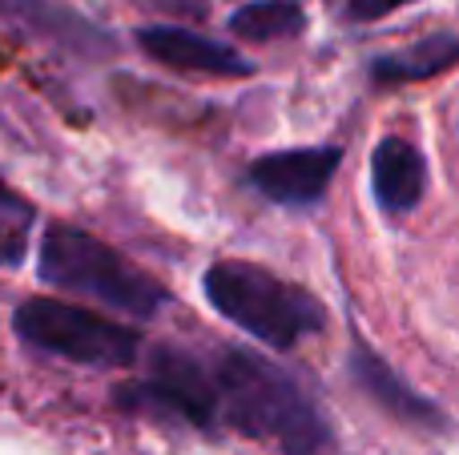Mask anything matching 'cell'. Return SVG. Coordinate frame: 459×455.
Returning a JSON list of instances; mask_svg holds the SVG:
<instances>
[{
    "label": "cell",
    "mask_w": 459,
    "mask_h": 455,
    "mask_svg": "<svg viewBox=\"0 0 459 455\" xmlns=\"http://www.w3.org/2000/svg\"><path fill=\"white\" fill-rule=\"evenodd\" d=\"M210 375L218 395V427L226 424L250 440L278 443L282 455H318L331 443L326 419L307 391L270 359L222 347V359L210 363Z\"/></svg>",
    "instance_id": "1"
},
{
    "label": "cell",
    "mask_w": 459,
    "mask_h": 455,
    "mask_svg": "<svg viewBox=\"0 0 459 455\" xmlns=\"http://www.w3.org/2000/svg\"><path fill=\"white\" fill-rule=\"evenodd\" d=\"M37 274L48 287L97 298V303L142 322L153 319L169 303V290L158 279L137 270L126 254L105 246L89 230H77V226H65V222H53L45 230V238H40Z\"/></svg>",
    "instance_id": "2"
},
{
    "label": "cell",
    "mask_w": 459,
    "mask_h": 455,
    "mask_svg": "<svg viewBox=\"0 0 459 455\" xmlns=\"http://www.w3.org/2000/svg\"><path fill=\"white\" fill-rule=\"evenodd\" d=\"M210 306L258 343L290 351L299 339L326 327V306L310 290L278 279L254 262H218L202 279Z\"/></svg>",
    "instance_id": "3"
},
{
    "label": "cell",
    "mask_w": 459,
    "mask_h": 455,
    "mask_svg": "<svg viewBox=\"0 0 459 455\" xmlns=\"http://www.w3.org/2000/svg\"><path fill=\"white\" fill-rule=\"evenodd\" d=\"M16 335L29 347L61 355L85 367H129L142 355V335L134 327L105 319L85 306L61 303V298H29L13 314Z\"/></svg>",
    "instance_id": "4"
},
{
    "label": "cell",
    "mask_w": 459,
    "mask_h": 455,
    "mask_svg": "<svg viewBox=\"0 0 459 455\" xmlns=\"http://www.w3.org/2000/svg\"><path fill=\"white\" fill-rule=\"evenodd\" d=\"M113 399L126 411L182 419L202 432L218 427V395L210 363H202L190 351H178V347H158L150 355V375L121 383Z\"/></svg>",
    "instance_id": "5"
},
{
    "label": "cell",
    "mask_w": 459,
    "mask_h": 455,
    "mask_svg": "<svg viewBox=\"0 0 459 455\" xmlns=\"http://www.w3.org/2000/svg\"><path fill=\"white\" fill-rule=\"evenodd\" d=\"M342 161L339 145H307V150H278V153H262L250 166V185L270 198L274 206H315L323 202L326 185H331L334 169Z\"/></svg>",
    "instance_id": "6"
},
{
    "label": "cell",
    "mask_w": 459,
    "mask_h": 455,
    "mask_svg": "<svg viewBox=\"0 0 459 455\" xmlns=\"http://www.w3.org/2000/svg\"><path fill=\"white\" fill-rule=\"evenodd\" d=\"M137 45L153 61L182 73H210V77H250L254 73V61L242 56L238 48L202 37V32L178 29V24H150V29L137 32Z\"/></svg>",
    "instance_id": "7"
},
{
    "label": "cell",
    "mask_w": 459,
    "mask_h": 455,
    "mask_svg": "<svg viewBox=\"0 0 459 455\" xmlns=\"http://www.w3.org/2000/svg\"><path fill=\"white\" fill-rule=\"evenodd\" d=\"M0 16L32 29L37 37L56 40V45H65L69 53H81V56L113 53L109 32L97 29L93 21H85V16L73 13V8L56 4V0H0Z\"/></svg>",
    "instance_id": "8"
},
{
    "label": "cell",
    "mask_w": 459,
    "mask_h": 455,
    "mask_svg": "<svg viewBox=\"0 0 459 455\" xmlns=\"http://www.w3.org/2000/svg\"><path fill=\"white\" fill-rule=\"evenodd\" d=\"M371 190L379 210L411 214L428 193V166L423 153L403 137H383L371 153Z\"/></svg>",
    "instance_id": "9"
},
{
    "label": "cell",
    "mask_w": 459,
    "mask_h": 455,
    "mask_svg": "<svg viewBox=\"0 0 459 455\" xmlns=\"http://www.w3.org/2000/svg\"><path fill=\"white\" fill-rule=\"evenodd\" d=\"M351 375L395 419H403V424H423V427H444V416H439L436 403L423 399L420 391H411V387L383 363V355H375L371 347L359 343V339H355V347H351Z\"/></svg>",
    "instance_id": "10"
},
{
    "label": "cell",
    "mask_w": 459,
    "mask_h": 455,
    "mask_svg": "<svg viewBox=\"0 0 459 455\" xmlns=\"http://www.w3.org/2000/svg\"><path fill=\"white\" fill-rule=\"evenodd\" d=\"M452 64H459V37L455 32H428L415 45L375 56L371 81H379V85H407V81H428L436 73H447Z\"/></svg>",
    "instance_id": "11"
},
{
    "label": "cell",
    "mask_w": 459,
    "mask_h": 455,
    "mask_svg": "<svg viewBox=\"0 0 459 455\" xmlns=\"http://www.w3.org/2000/svg\"><path fill=\"white\" fill-rule=\"evenodd\" d=\"M302 29H307V13L299 0H254L230 16V32L242 40H258V45L299 37Z\"/></svg>",
    "instance_id": "12"
},
{
    "label": "cell",
    "mask_w": 459,
    "mask_h": 455,
    "mask_svg": "<svg viewBox=\"0 0 459 455\" xmlns=\"http://www.w3.org/2000/svg\"><path fill=\"white\" fill-rule=\"evenodd\" d=\"M32 206L16 190H8L0 177V266H16L29 246Z\"/></svg>",
    "instance_id": "13"
},
{
    "label": "cell",
    "mask_w": 459,
    "mask_h": 455,
    "mask_svg": "<svg viewBox=\"0 0 459 455\" xmlns=\"http://www.w3.org/2000/svg\"><path fill=\"white\" fill-rule=\"evenodd\" d=\"M407 0H347V16L351 21H379V16L395 13Z\"/></svg>",
    "instance_id": "14"
}]
</instances>
